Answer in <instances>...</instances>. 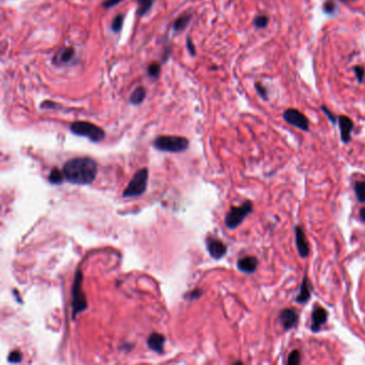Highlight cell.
<instances>
[{"label": "cell", "mask_w": 365, "mask_h": 365, "mask_svg": "<svg viewBox=\"0 0 365 365\" xmlns=\"http://www.w3.org/2000/svg\"><path fill=\"white\" fill-rule=\"evenodd\" d=\"M65 179L73 184H90L98 174V164L90 157H75L64 164L62 170Z\"/></svg>", "instance_id": "6da1fadb"}, {"label": "cell", "mask_w": 365, "mask_h": 365, "mask_svg": "<svg viewBox=\"0 0 365 365\" xmlns=\"http://www.w3.org/2000/svg\"><path fill=\"white\" fill-rule=\"evenodd\" d=\"M153 147L163 152L179 153L185 151L189 147V140L183 136H158L153 140Z\"/></svg>", "instance_id": "7a4b0ae2"}, {"label": "cell", "mask_w": 365, "mask_h": 365, "mask_svg": "<svg viewBox=\"0 0 365 365\" xmlns=\"http://www.w3.org/2000/svg\"><path fill=\"white\" fill-rule=\"evenodd\" d=\"M70 130L73 134L87 137L93 143H100L105 138L104 130L88 121H74L70 126Z\"/></svg>", "instance_id": "3957f363"}, {"label": "cell", "mask_w": 365, "mask_h": 365, "mask_svg": "<svg viewBox=\"0 0 365 365\" xmlns=\"http://www.w3.org/2000/svg\"><path fill=\"white\" fill-rule=\"evenodd\" d=\"M82 280H83V273L80 270H78L75 278H74V284L72 288V317L73 319L75 318L77 314L85 311L87 308V299L85 294L83 293L82 289Z\"/></svg>", "instance_id": "277c9868"}, {"label": "cell", "mask_w": 365, "mask_h": 365, "mask_svg": "<svg viewBox=\"0 0 365 365\" xmlns=\"http://www.w3.org/2000/svg\"><path fill=\"white\" fill-rule=\"evenodd\" d=\"M252 212L253 204L250 200L242 204L239 207H231L229 212L226 214L225 225L229 229H236Z\"/></svg>", "instance_id": "5b68a950"}, {"label": "cell", "mask_w": 365, "mask_h": 365, "mask_svg": "<svg viewBox=\"0 0 365 365\" xmlns=\"http://www.w3.org/2000/svg\"><path fill=\"white\" fill-rule=\"evenodd\" d=\"M149 172L147 168L139 170L132 178L124 192V197H137L143 195L147 190Z\"/></svg>", "instance_id": "8992f818"}, {"label": "cell", "mask_w": 365, "mask_h": 365, "mask_svg": "<svg viewBox=\"0 0 365 365\" xmlns=\"http://www.w3.org/2000/svg\"><path fill=\"white\" fill-rule=\"evenodd\" d=\"M283 118L288 125L296 127L299 130L304 131V132H307L310 130V121H308L307 117L296 108L286 109L283 114Z\"/></svg>", "instance_id": "52a82bcc"}, {"label": "cell", "mask_w": 365, "mask_h": 365, "mask_svg": "<svg viewBox=\"0 0 365 365\" xmlns=\"http://www.w3.org/2000/svg\"><path fill=\"white\" fill-rule=\"evenodd\" d=\"M295 242L297 251L302 258H306L311 253L310 245H308V241L306 238L305 232L301 226L297 225L295 227Z\"/></svg>", "instance_id": "ba28073f"}, {"label": "cell", "mask_w": 365, "mask_h": 365, "mask_svg": "<svg viewBox=\"0 0 365 365\" xmlns=\"http://www.w3.org/2000/svg\"><path fill=\"white\" fill-rule=\"evenodd\" d=\"M278 321L285 331H289L298 325L299 315L293 308H283L279 312Z\"/></svg>", "instance_id": "9c48e42d"}, {"label": "cell", "mask_w": 365, "mask_h": 365, "mask_svg": "<svg viewBox=\"0 0 365 365\" xmlns=\"http://www.w3.org/2000/svg\"><path fill=\"white\" fill-rule=\"evenodd\" d=\"M328 317H329V314H328L326 308L316 305L312 312L311 331L314 333L319 332L321 327L328 321Z\"/></svg>", "instance_id": "30bf717a"}, {"label": "cell", "mask_w": 365, "mask_h": 365, "mask_svg": "<svg viewBox=\"0 0 365 365\" xmlns=\"http://www.w3.org/2000/svg\"><path fill=\"white\" fill-rule=\"evenodd\" d=\"M338 124L341 132V140L344 144H348L351 140V132L354 128L353 121L347 117L341 115L338 117Z\"/></svg>", "instance_id": "8fae6325"}, {"label": "cell", "mask_w": 365, "mask_h": 365, "mask_svg": "<svg viewBox=\"0 0 365 365\" xmlns=\"http://www.w3.org/2000/svg\"><path fill=\"white\" fill-rule=\"evenodd\" d=\"M207 250L211 257L214 259H221L227 253V247L225 246V243L215 238L207 239Z\"/></svg>", "instance_id": "7c38bea8"}, {"label": "cell", "mask_w": 365, "mask_h": 365, "mask_svg": "<svg viewBox=\"0 0 365 365\" xmlns=\"http://www.w3.org/2000/svg\"><path fill=\"white\" fill-rule=\"evenodd\" d=\"M237 267L241 271V272L247 273V274H252L255 272L258 267V260L254 256L243 257L238 260Z\"/></svg>", "instance_id": "4fadbf2b"}, {"label": "cell", "mask_w": 365, "mask_h": 365, "mask_svg": "<svg viewBox=\"0 0 365 365\" xmlns=\"http://www.w3.org/2000/svg\"><path fill=\"white\" fill-rule=\"evenodd\" d=\"M311 297H312L311 284H310V282H308L307 275L304 274L301 286H300V290H299V294L296 297V302L299 304H305L311 300Z\"/></svg>", "instance_id": "5bb4252c"}, {"label": "cell", "mask_w": 365, "mask_h": 365, "mask_svg": "<svg viewBox=\"0 0 365 365\" xmlns=\"http://www.w3.org/2000/svg\"><path fill=\"white\" fill-rule=\"evenodd\" d=\"M75 57V50L73 48H62L56 54L54 62L58 64H69Z\"/></svg>", "instance_id": "9a60e30c"}, {"label": "cell", "mask_w": 365, "mask_h": 365, "mask_svg": "<svg viewBox=\"0 0 365 365\" xmlns=\"http://www.w3.org/2000/svg\"><path fill=\"white\" fill-rule=\"evenodd\" d=\"M148 346L149 348L152 349L155 352L161 353L164 350V344H165V336L160 333H152L148 338Z\"/></svg>", "instance_id": "2e32d148"}, {"label": "cell", "mask_w": 365, "mask_h": 365, "mask_svg": "<svg viewBox=\"0 0 365 365\" xmlns=\"http://www.w3.org/2000/svg\"><path fill=\"white\" fill-rule=\"evenodd\" d=\"M191 18H192V14L191 13H184L182 15H180L179 17L177 18V20L174 22L173 24V30L175 32H180V31H183L186 26L189 25V23L191 22Z\"/></svg>", "instance_id": "e0dca14e"}, {"label": "cell", "mask_w": 365, "mask_h": 365, "mask_svg": "<svg viewBox=\"0 0 365 365\" xmlns=\"http://www.w3.org/2000/svg\"><path fill=\"white\" fill-rule=\"evenodd\" d=\"M146 95H147V91L144 87H137L132 95H131V98H130V103L131 104L133 105H139L142 104V103L145 101L146 99Z\"/></svg>", "instance_id": "ac0fdd59"}, {"label": "cell", "mask_w": 365, "mask_h": 365, "mask_svg": "<svg viewBox=\"0 0 365 365\" xmlns=\"http://www.w3.org/2000/svg\"><path fill=\"white\" fill-rule=\"evenodd\" d=\"M353 189L358 201L361 204H365V179L355 182Z\"/></svg>", "instance_id": "d6986e66"}, {"label": "cell", "mask_w": 365, "mask_h": 365, "mask_svg": "<svg viewBox=\"0 0 365 365\" xmlns=\"http://www.w3.org/2000/svg\"><path fill=\"white\" fill-rule=\"evenodd\" d=\"M153 3H154V0H137L138 16L142 17V16L146 15L149 12V10L152 8Z\"/></svg>", "instance_id": "ffe728a7"}, {"label": "cell", "mask_w": 365, "mask_h": 365, "mask_svg": "<svg viewBox=\"0 0 365 365\" xmlns=\"http://www.w3.org/2000/svg\"><path fill=\"white\" fill-rule=\"evenodd\" d=\"M322 11L328 15H333L338 12V4L335 0H326L322 5Z\"/></svg>", "instance_id": "44dd1931"}, {"label": "cell", "mask_w": 365, "mask_h": 365, "mask_svg": "<svg viewBox=\"0 0 365 365\" xmlns=\"http://www.w3.org/2000/svg\"><path fill=\"white\" fill-rule=\"evenodd\" d=\"M49 179L53 184H60L65 179V177H64L63 172H60L58 168H54V170L50 174Z\"/></svg>", "instance_id": "7402d4cb"}, {"label": "cell", "mask_w": 365, "mask_h": 365, "mask_svg": "<svg viewBox=\"0 0 365 365\" xmlns=\"http://www.w3.org/2000/svg\"><path fill=\"white\" fill-rule=\"evenodd\" d=\"M124 21H125V17L124 15H116L115 18L113 20V22H111V30H113L114 32H120L121 29H123V26H124Z\"/></svg>", "instance_id": "603a6c76"}, {"label": "cell", "mask_w": 365, "mask_h": 365, "mask_svg": "<svg viewBox=\"0 0 365 365\" xmlns=\"http://www.w3.org/2000/svg\"><path fill=\"white\" fill-rule=\"evenodd\" d=\"M300 363H301V353L299 350L295 349L289 353L288 359H287V364L288 365H299Z\"/></svg>", "instance_id": "cb8c5ba5"}, {"label": "cell", "mask_w": 365, "mask_h": 365, "mask_svg": "<svg viewBox=\"0 0 365 365\" xmlns=\"http://www.w3.org/2000/svg\"><path fill=\"white\" fill-rule=\"evenodd\" d=\"M161 73V65L157 62H152L148 67V75L152 78H157Z\"/></svg>", "instance_id": "d4e9b609"}, {"label": "cell", "mask_w": 365, "mask_h": 365, "mask_svg": "<svg viewBox=\"0 0 365 365\" xmlns=\"http://www.w3.org/2000/svg\"><path fill=\"white\" fill-rule=\"evenodd\" d=\"M254 26L258 29H261V28H266L269 24V17L267 15H258L254 18V22H253Z\"/></svg>", "instance_id": "484cf974"}, {"label": "cell", "mask_w": 365, "mask_h": 365, "mask_svg": "<svg viewBox=\"0 0 365 365\" xmlns=\"http://www.w3.org/2000/svg\"><path fill=\"white\" fill-rule=\"evenodd\" d=\"M255 89H256V91H257V93H258V96H259L261 99L265 100V101L268 100V91H267L266 87L263 85V84L255 83Z\"/></svg>", "instance_id": "4316f807"}, {"label": "cell", "mask_w": 365, "mask_h": 365, "mask_svg": "<svg viewBox=\"0 0 365 365\" xmlns=\"http://www.w3.org/2000/svg\"><path fill=\"white\" fill-rule=\"evenodd\" d=\"M355 77H357V80L359 84H362L364 82V76H365V70L362 67V65H355L353 68Z\"/></svg>", "instance_id": "83f0119b"}, {"label": "cell", "mask_w": 365, "mask_h": 365, "mask_svg": "<svg viewBox=\"0 0 365 365\" xmlns=\"http://www.w3.org/2000/svg\"><path fill=\"white\" fill-rule=\"evenodd\" d=\"M321 110H322V113L328 117V119H329V121H330V123H331L332 125H336V124H338V117H336L329 108H328V107L325 106V105H322V106H321Z\"/></svg>", "instance_id": "f1b7e54d"}, {"label": "cell", "mask_w": 365, "mask_h": 365, "mask_svg": "<svg viewBox=\"0 0 365 365\" xmlns=\"http://www.w3.org/2000/svg\"><path fill=\"white\" fill-rule=\"evenodd\" d=\"M8 360L10 363H21L23 360V355L18 350H14L10 354H9Z\"/></svg>", "instance_id": "f546056e"}, {"label": "cell", "mask_w": 365, "mask_h": 365, "mask_svg": "<svg viewBox=\"0 0 365 365\" xmlns=\"http://www.w3.org/2000/svg\"><path fill=\"white\" fill-rule=\"evenodd\" d=\"M123 2H124V0H104V2H103V4H102V7L104 9H106V10H108V9L114 8V7H116L117 5H119L120 3H123Z\"/></svg>", "instance_id": "4dcf8cb0"}, {"label": "cell", "mask_w": 365, "mask_h": 365, "mask_svg": "<svg viewBox=\"0 0 365 365\" xmlns=\"http://www.w3.org/2000/svg\"><path fill=\"white\" fill-rule=\"evenodd\" d=\"M41 107L44 109H56V108H61V106L56 102L51 101H45L41 104Z\"/></svg>", "instance_id": "1f68e13d"}, {"label": "cell", "mask_w": 365, "mask_h": 365, "mask_svg": "<svg viewBox=\"0 0 365 365\" xmlns=\"http://www.w3.org/2000/svg\"><path fill=\"white\" fill-rule=\"evenodd\" d=\"M186 48H188L189 53H190L192 56H195V55H196V49H195V46H194V44H193V42H192V39L190 38V36H189L188 39H186Z\"/></svg>", "instance_id": "d6a6232c"}, {"label": "cell", "mask_w": 365, "mask_h": 365, "mask_svg": "<svg viewBox=\"0 0 365 365\" xmlns=\"http://www.w3.org/2000/svg\"><path fill=\"white\" fill-rule=\"evenodd\" d=\"M202 294V292H201V290H199L198 288H196L195 290H193V292L192 293H190L189 294V299H190V300H192V299H196V298H198L200 295Z\"/></svg>", "instance_id": "836d02e7"}, {"label": "cell", "mask_w": 365, "mask_h": 365, "mask_svg": "<svg viewBox=\"0 0 365 365\" xmlns=\"http://www.w3.org/2000/svg\"><path fill=\"white\" fill-rule=\"evenodd\" d=\"M359 215H360V219H361V221L365 223V207H364V208H361V209H360Z\"/></svg>", "instance_id": "e575fe53"}, {"label": "cell", "mask_w": 365, "mask_h": 365, "mask_svg": "<svg viewBox=\"0 0 365 365\" xmlns=\"http://www.w3.org/2000/svg\"><path fill=\"white\" fill-rule=\"evenodd\" d=\"M341 3H348V2H355V0H340Z\"/></svg>", "instance_id": "d590c367"}]
</instances>
